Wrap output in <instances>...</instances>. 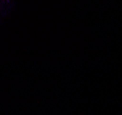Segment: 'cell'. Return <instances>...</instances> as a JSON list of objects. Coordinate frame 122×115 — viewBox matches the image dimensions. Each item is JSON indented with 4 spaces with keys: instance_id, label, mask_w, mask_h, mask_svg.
I'll return each mask as SVG.
<instances>
[]
</instances>
